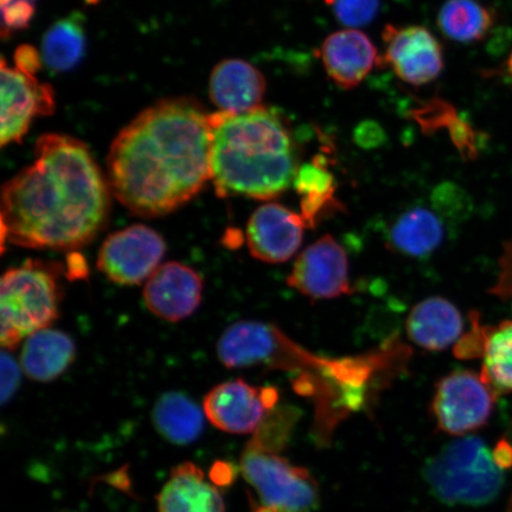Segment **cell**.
Instances as JSON below:
<instances>
[{"label":"cell","instance_id":"cell-1","mask_svg":"<svg viewBox=\"0 0 512 512\" xmlns=\"http://www.w3.org/2000/svg\"><path fill=\"white\" fill-rule=\"evenodd\" d=\"M110 208V189L87 146L44 134L34 163L4 184L3 247L74 251L101 233Z\"/></svg>","mask_w":512,"mask_h":512},{"label":"cell","instance_id":"cell-2","mask_svg":"<svg viewBox=\"0 0 512 512\" xmlns=\"http://www.w3.org/2000/svg\"><path fill=\"white\" fill-rule=\"evenodd\" d=\"M108 177L133 214L157 217L181 208L211 179L209 115L188 98L147 108L115 138Z\"/></svg>","mask_w":512,"mask_h":512},{"label":"cell","instance_id":"cell-3","mask_svg":"<svg viewBox=\"0 0 512 512\" xmlns=\"http://www.w3.org/2000/svg\"><path fill=\"white\" fill-rule=\"evenodd\" d=\"M211 181L217 196L270 201L294 182L298 153L283 119L265 107L209 115Z\"/></svg>","mask_w":512,"mask_h":512},{"label":"cell","instance_id":"cell-4","mask_svg":"<svg viewBox=\"0 0 512 512\" xmlns=\"http://www.w3.org/2000/svg\"><path fill=\"white\" fill-rule=\"evenodd\" d=\"M61 287L54 267L29 260L9 268L0 281V342L15 349L60 316Z\"/></svg>","mask_w":512,"mask_h":512},{"label":"cell","instance_id":"cell-5","mask_svg":"<svg viewBox=\"0 0 512 512\" xmlns=\"http://www.w3.org/2000/svg\"><path fill=\"white\" fill-rule=\"evenodd\" d=\"M424 477L434 496L447 505L482 507L501 494L504 476L488 445L478 437H464L441 448L428 460Z\"/></svg>","mask_w":512,"mask_h":512},{"label":"cell","instance_id":"cell-6","mask_svg":"<svg viewBox=\"0 0 512 512\" xmlns=\"http://www.w3.org/2000/svg\"><path fill=\"white\" fill-rule=\"evenodd\" d=\"M471 210L465 192L444 184L434 192L432 206H414L389 223L384 243L389 251L411 259H427L444 246L451 229Z\"/></svg>","mask_w":512,"mask_h":512},{"label":"cell","instance_id":"cell-7","mask_svg":"<svg viewBox=\"0 0 512 512\" xmlns=\"http://www.w3.org/2000/svg\"><path fill=\"white\" fill-rule=\"evenodd\" d=\"M240 467L262 504L278 512H313L319 507L318 484L304 467L251 447L243 452Z\"/></svg>","mask_w":512,"mask_h":512},{"label":"cell","instance_id":"cell-8","mask_svg":"<svg viewBox=\"0 0 512 512\" xmlns=\"http://www.w3.org/2000/svg\"><path fill=\"white\" fill-rule=\"evenodd\" d=\"M498 394L482 373L454 370L437 383L431 412L440 431L462 437L488 424Z\"/></svg>","mask_w":512,"mask_h":512},{"label":"cell","instance_id":"cell-9","mask_svg":"<svg viewBox=\"0 0 512 512\" xmlns=\"http://www.w3.org/2000/svg\"><path fill=\"white\" fill-rule=\"evenodd\" d=\"M166 252L162 235L144 224L118 230L102 243L98 268L112 283L134 286L149 280Z\"/></svg>","mask_w":512,"mask_h":512},{"label":"cell","instance_id":"cell-10","mask_svg":"<svg viewBox=\"0 0 512 512\" xmlns=\"http://www.w3.org/2000/svg\"><path fill=\"white\" fill-rule=\"evenodd\" d=\"M278 390L252 386L242 379L217 384L203 400V411L219 430L230 434L256 431L266 415L277 407Z\"/></svg>","mask_w":512,"mask_h":512},{"label":"cell","instance_id":"cell-11","mask_svg":"<svg viewBox=\"0 0 512 512\" xmlns=\"http://www.w3.org/2000/svg\"><path fill=\"white\" fill-rule=\"evenodd\" d=\"M382 38L383 62L408 85H427L443 72V47L430 30L420 25L387 24Z\"/></svg>","mask_w":512,"mask_h":512},{"label":"cell","instance_id":"cell-12","mask_svg":"<svg viewBox=\"0 0 512 512\" xmlns=\"http://www.w3.org/2000/svg\"><path fill=\"white\" fill-rule=\"evenodd\" d=\"M287 284L315 300L335 299L354 293L348 255L331 235L322 236L299 254Z\"/></svg>","mask_w":512,"mask_h":512},{"label":"cell","instance_id":"cell-13","mask_svg":"<svg viewBox=\"0 0 512 512\" xmlns=\"http://www.w3.org/2000/svg\"><path fill=\"white\" fill-rule=\"evenodd\" d=\"M2 120L0 144L19 143L28 133L34 118L54 112L53 89L2 60Z\"/></svg>","mask_w":512,"mask_h":512},{"label":"cell","instance_id":"cell-14","mask_svg":"<svg viewBox=\"0 0 512 512\" xmlns=\"http://www.w3.org/2000/svg\"><path fill=\"white\" fill-rule=\"evenodd\" d=\"M303 216L279 203H267L254 211L247 223L246 240L255 259L283 264L302 247Z\"/></svg>","mask_w":512,"mask_h":512},{"label":"cell","instance_id":"cell-15","mask_svg":"<svg viewBox=\"0 0 512 512\" xmlns=\"http://www.w3.org/2000/svg\"><path fill=\"white\" fill-rule=\"evenodd\" d=\"M202 294L201 275L182 262L170 261L160 265L146 281L143 298L153 315L176 323L195 313Z\"/></svg>","mask_w":512,"mask_h":512},{"label":"cell","instance_id":"cell-16","mask_svg":"<svg viewBox=\"0 0 512 512\" xmlns=\"http://www.w3.org/2000/svg\"><path fill=\"white\" fill-rule=\"evenodd\" d=\"M326 74L342 89H354L380 64L379 51L373 41L356 29L334 32L319 49Z\"/></svg>","mask_w":512,"mask_h":512},{"label":"cell","instance_id":"cell-17","mask_svg":"<svg viewBox=\"0 0 512 512\" xmlns=\"http://www.w3.org/2000/svg\"><path fill=\"white\" fill-rule=\"evenodd\" d=\"M266 87L264 74L253 64L229 59L211 73L209 95L220 112L243 113L261 107Z\"/></svg>","mask_w":512,"mask_h":512},{"label":"cell","instance_id":"cell-18","mask_svg":"<svg viewBox=\"0 0 512 512\" xmlns=\"http://www.w3.org/2000/svg\"><path fill=\"white\" fill-rule=\"evenodd\" d=\"M407 335L427 351H443L462 338L464 318L458 307L443 297L421 300L409 313Z\"/></svg>","mask_w":512,"mask_h":512},{"label":"cell","instance_id":"cell-19","mask_svg":"<svg viewBox=\"0 0 512 512\" xmlns=\"http://www.w3.org/2000/svg\"><path fill=\"white\" fill-rule=\"evenodd\" d=\"M159 512H224V502L215 486L195 464L184 463L171 471L158 496Z\"/></svg>","mask_w":512,"mask_h":512},{"label":"cell","instance_id":"cell-20","mask_svg":"<svg viewBox=\"0 0 512 512\" xmlns=\"http://www.w3.org/2000/svg\"><path fill=\"white\" fill-rule=\"evenodd\" d=\"M75 355L72 338L60 330L44 329L25 339L21 366L29 379L51 382L66 373L75 361Z\"/></svg>","mask_w":512,"mask_h":512},{"label":"cell","instance_id":"cell-21","mask_svg":"<svg viewBox=\"0 0 512 512\" xmlns=\"http://www.w3.org/2000/svg\"><path fill=\"white\" fill-rule=\"evenodd\" d=\"M204 411L188 395L164 393L153 406L152 420L156 430L169 443L184 446L200 437L204 426Z\"/></svg>","mask_w":512,"mask_h":512},{"label":"cell","instance_id":"cell-22","mask_svg":"<svg viewBox=\"0 0 512 512\" xmlns=\"http://www.w3.org/2000/svg\"><path fill=\"white\" fill-rule=\"evenodd\" d=\"M293 185L300 195V215L307 228L315 227L331 209L341 208L336 198L335 178L324 156L300 166Z\"/></svg>","mask_w":512,"mask_h":512},{"label":"cell","instance_id":"cell-23","mask_svg":"<svg viewBox=\"0 0 512 512\" xmlns=\"http://www.w3.org/2000/svg\"><path fill=\"white\" fill-rule=\"evenodd\" d=\"M438 27L453 41H483L496 23L495 11L477 0H447L438 14Z\"/></svg>","mask_w":512,"mask_h":512},{"label":"cell","instance_id":"cell-24","mask_svg":"<svg viewBox=\"0 0 512 512\" xmlns=\"http://www.w3.org/2000/svg\"><path fill=\"white\" fill-rule=\"evenodd\" d=\"M86 49L83 17L73 14L60 19L42 41V59L54 72H67L82 60Z\"/></svg>","mask_w":512,"mask_h":512},{"label":"cell","instance_id":"cell-25","mask_svg":"<svg viewBox=\"0 0 512 512\" xmlns=\"http://www.w3.org/2000/svg\"><path fill=\"white\" fill-rule=\"evenodd\" d=\"M483 360L484 379L498 393H512V320L490 326Z\"/></svg>","mask_w":512,"mask_h":512},{"label":"cell","instance_id":"cell-26","mask_svg":"<svg viewBox=\"0 0 512 512\" xmlns=\"http://www.w3.org/2000/svg\"><path fill=\"white\" fill-rule=\"evenodd\" d=\"M299 416L294 407H275L256 428L254 437L247 447L270 454L283 452L291 439Z\"/></svg>","mask_w":512,"mask_h":512},{"label":"cell","instance_id":"cell-27","mask_svg":"<svg viewBox=\"0 0 512 512\" xmlns=\"http://www.w3.org/2000/svg\"><path fill=\"white\" fill-rule=\"evenodd\" d=\"M337 21L345 27L361 28L379 14L381 0H325Z\"/></svg>","mask_w":512,"mask_h":512},{"label":"cell","instance_id":"cell-28","mask_svg":"<svg viewBox=\"0 0 512 512\" xmlns=\"http://www.w3.org/2000/svg\"><path fill=\"white\" fill-rule=\"evenodd\" d=\"M38 0H0L2 3V36L28 27Z\"/></svg>","mask_w":512,"mask_h":512},{"label":"cell","instance_id":"cell-29","mask_svg":"<svg viewBox=\"0 0 512 512\" xmlns=\"http://www.w3.org/2000/svg\"><path fill=\"white\" fill-rule=\"evenodd\" d=\"M490 326L479 323L477 312L471 313V329L459 339L454 355L463 360L484 357L486 342H488Z\"/></svg>","mask_w":512,"mask_h":512},{"label":"cell","instance_id":"cell-30","mask_svg":"<svg viewBox=\"0 0 512 512\" xmlns=\"http://www.w3.org/2000/svg\"><path fill=\"white\" fill-rule=\"evenodd\" d=\"M416 120L425 132L439 130L441 127H450L459 117L450 104L434 100L414 112Z\"/></svg>","mask_w":512,"mask_h":512},{"label":"cell","instance_id":"cell-31","mask_svg":"<svg viewBox=\"0 0 512 512\" xmlns=\"http://www.w3.org/2000/svg\"><path fill=\"white\" fill-rule=\"evenodd\" d=\"M451 139L458 151L466 159H475L478 155L475 128L465 120L458 118L448 127Z\"/></svg>","mask_w":512,"mask_h":512},{"label":"cell","instance_id":"cell-32","mask_svg":"<svg viewBox=\"0 0 512 512\" xmlns=\"http://www.w3.org/2000/svg\"><path fill=\"white\" fill-rule=\"evenodd\" d=\"M491 294L512 302V239L505 243L501 259H499V273Z\"/></svg>","mask_w":512,"mask_h":512},{"label":"cell","instance_id":"cell-33","mask_svg":"<svg viewBox=\"0 0 512 512\" xmlns=\"http://www.w3.org/2000/svg\"><path fill=\"white\" fill-rule=\"evenodd\" d=\"M23 369L8 351L2 352V402H9L16 394Z\"/></svg>","mask_w":512,"mask_h":512},{"label":"cell","instance_id":"cell-34","mask_svg":"<svg viewBox=\"0 0 512 512\" xmlns=\"http://www.w3.org/2000/svg\"><path fill=\"white\" fill-rule=\"evenodd\" d=\"M16 68L23 72L35 75L41 67V57L38 50L31 46H22L16 50Z\"/></svg>","mask_w":512,"mask_h":512},{"label":"cell","instance_id":"cell-35","mask_svg":"<svg viewBox=\"0 0 512 512\" xmlns=\"http://www.w3.org/2000/svg\"><path fill=\"white\" fill-rule=\"evenodd\" d=\"M492 458L498 469L509 470L512 467V444L505 438H502L496 444L492 451Z\"/></svg>","mask_w":512,"mask_h":512},{"label":"cell","instance_id":"cell-36","mask_svg":"<svg viewBox=\"0 0 512 512\" xmlns=\"http://www.w3.org/2000/svg\"><path fill=\"white\" fill-rule=\"evenodd\" d=\"M236 471L227 463H216L211 469L210 478L217 485L226 486L234 482Z\"/></svg>","mask_w":512,"mask_h":512},{"label":"cell","instance_id":"cell-37","mask_svg":"<svg viewBox=\"0 0 512 512\" xmlns=\"http://www.w3.org/2000/svg\"><path fill=\"white\" fill-rule=\"evenodd\" d=\"M254 512H278V510L274 509L272 507H268V505L262 504V505H256Z\"/></svg>","mask_w":512,"mask_h":512},{"label":"cell","instance_id":"cell-38","mask_svg":"<svg viewBox=\"0 0 512 512\" xmlns=\"http://www.w3.org/2000/svg\"><path fill=\"white\" fill-rule=\"evenodd\" d=\"M508 70H509V73H510V76L512 78V53L509 57V60H508Z\"/></svg>","mask_w":512,"mask_h":512},{"label":"cell","instance_id":"cell-39","mask_svg":"<svg viewBox=\"0 0 512 512\" xmlns=\"http://www.w3.org/2000/svg\"><path fill=\"white\" fill-rule=\"evenodd\" d=\"M507 512H512V496L510 498V502H509V505H508V511Z\"/></svg>","mask_w":512,"mask_h":512},{"label":"cell","instance_id":"cell-40","mask_svg":"<svg viewBox=\"0 0 512 512\" xmlns=\"http://www.w3.org/2000/svg\"><path fill=\"white\" fill-rule=\"evenodd\" d=\"M88 2H96V0H88Z\"/></svg>","mask_w":512,"mask_h":512}]
</instances>
